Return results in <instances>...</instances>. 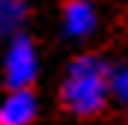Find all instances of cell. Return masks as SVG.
I'll return each instance as SVG.
<instances>
[{"label":"cell","instance_id":"5b68a950","mask_svg":"<svg viewBox=\"0 0 128 125\" xmlns=\"http://www.w3.org/2000/svg\"><path fill=\"white\" fill-rule=\"evenodd\" d=\"M24 15H27L24 0H0V36L15 33L18 24L24 21Z\"/></svg>","mask_w":128,"mask_h":125},{"label":"cell","instance_id":"3957f363","mask_svg":"<svg viewBox=\"0 0 128 125\" xmlns=\"http://www.w3.org/2000/svg\"><path fill=\"white\" fill-rule=\"evenodd\" d=\"M36 116V95L30 90H12L0 104V125H30Z\"/></svg>","mask_w":128,"mask_h":125},{"label":"cell","instance_id":"8992f818","mask_svg":"<svg viewBox=\"0 0 128 125\" xmlns=\"http://www.w3.org/2000/svg\"><path fill=\"white\" fill-rule=\"evenodd\" d=\"M110 86H113V90H116V92H119V95H122V98L128 101V68L116 72V74L110 78Z\"/></svg>","mask_w":128,"mask_h":125},{"label":"cell","instance_id":"7a4b0ae2","mask_svg":"<svg viewBox=\"0 0 128 125\" xmlns=\"http://www.w3.org/2000/svg\"><path fill=\"white\" fill-rule=\"evenodd\" d=\"M36 78V54L27 36H18L6 54V86L9 90H30Z\"/></svg>","mask_w":128,"mask_h":125},{"label":"cell","instance_id":"6da1fadb","mask_svg":"<svg viewBox=\"0 0 128 125\" xmlns=\"http://www.w3.org/2000/svg\"><path fill=\"white\" fill-rule=\"evenodd\" d=\"M107 86H110L107 66L92 54L78 57L68 68L63 90H60V104L66 113L80 116V119L98 116L104 110V101H107Z\"/></svg>","mask_w":128,"mask_h":125},{"label":"cell","instance_id":"277c9868","mask_svg":"<svg viewBox=\"0 0 128 125\" xmlns=\"http://www.w3.org/2000/svg\"><path fill=\"white\" fill-rule=\"evenodd\" d=\"M63 15H66V30L72 36H86L96 27L92 6L86 0H63Z\"/></svg>","mask_w":128,"mask_h":125}]
</instances>
